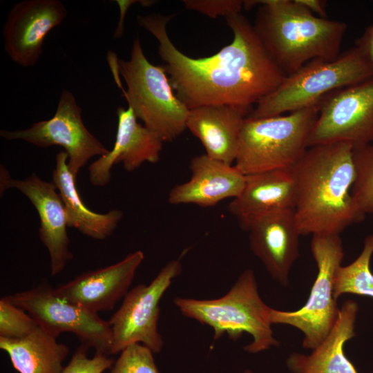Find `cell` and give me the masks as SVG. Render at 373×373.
<instances>
[{"label":"cell","instance_id":"1","mask_svg":"<svg viewBox=\"0 0 373 373\" xmlns=\"http://www.w3.org/2000/svg\"><path fill=\"white\" fill-rule=\"evenodd\" d=\"M173 16L152 13L137 20L158 41V54L171 87L189 109L224 104L249 113L287 76L241 13L226 18L233 33L231 43L201 58L188 57L171 41L166 25Z\"/></svg>","mask_w":373,"mask_h":373},{"label":"cell","instance_id":"2","mask_svg":"<svg viewBox=\"0 0 373 373\" xmlns=\"http://www.w3.org/2000/svg\"><path fill=\"white\" fill-rule=\"evenodd\" d=\"M352 151L345 143L311 146L291 169L295 217L301 235L340 234L365 219L351 193L354 180Z\"/></svg>","mask_w":373,"mask_h":373},{"label":"cell","instance_id":"3","mask_svg":"<svg viewBox=\"0 0 373 373\" xmlns=\"http://www.w3.org/2000/svg\"><path fill=\"white\" fill-rule=\"evenodd\" d=\"M257 4L254 29L286 75L313 59L332 61L341 54L346 23L319 17L297 0L247 1L246 8Z\"/></svg>","mask_w":373,"mask_h":373},{"label":"cell","instance_id":"4","mask_svg":"<svg viewBox=\"0 0 373 373\" xmlns=\"http://www.w3.org/2000/svg\"><path fill=\"white\" fill-rule=\"evenodd\" d=\"M174 305L182 315L213 329V340L224 334L236 341L243 333L252 341L244 347L251 354L278 345L271 329V310L262 300L254 272L245 269L223 296L213 299L177 297Z\"/></svg>","mask_w":373,"mask_h":373},{"label":"cell","instance_id":"5","mask_svg":"<svg viewBox=\"0 0 373 373\" xmlns=\"http://www.w3.org/2000/svg\"><path fill=\"white\" fill-rule=\"evenodd\" d=\"M318 106L269 117H245L235 166L248 175L292 169L309 148Z\"/></svg>","mask_w":373,"mask_h":373},{"label":"cell","instance_id":"6","mask_svg":"<svg viewBox=\"0 0 373 373\" xmlns=\"http://www.w3.org/2000/svg\"><path fill=\"white\" fill-rule=\"evenodd\" d=\"M372 74L373 64L356 46L332 61L313 59L287 75L274 91L256 105L249 117H274L318 106L329 94Z\"/></svg>","mask_w":373,"mask_h":373},{"label":"cell","instance_id":"7","mask_svg":"<svg viewBox=\"0 0 373 373\" xmlns=\"http://www.w3.org/2000/svg\"><path fill=\"white\" fill-rule=\"evenodd\" d=\"M110 58L126 82V90L119 87L136 117L164 142L179 137L186 128L189 109L173 92L163 66L147 59L139 37L129 60Z\"/></svg>","mask_w":373,"mask_h":373},{"label":"cell","instance_id":"8","mask_svg":"<svg viewBox=\"0 0 373 373\" xmlns=\"http://www.w3.org/2000/svg\"><path fill=\"white\" fill-rule=\"evenodd\" d=\"M311 251L318 273L307 301L295 311L271 308V321L272 324L289 325L300 329L304 334L303 347L314 350L329 333L340 309L334 296L335 275L344 257L340 234L312 235Z\"/></svg>","mask_w":373,"mask_h":373},{"label":"cell","instance_id":"9","mask_svg":"<svg viewBox=\"0 0 373 373\" xmlns=\"http://www.w3.org/2000/svg\"><path fill=\"white\" fill-rule=\"evenodd\" d=\"M9 296L50 334L57 338L63 332H71L82 344L94 348L95 353L111 355L112 334L108 321L60 296L48 283Z\"/></svg>","mask_w":373,"mask_h":373},{"label":"cell","instance_id":"10","mask_svg":"<svg viewBox=\"0 0 373 373\" xmlns=\"http://www.w3.org/2000/svg\"><path fill=\"white\" fill-rule=\"evenodd\" d=\"M181 272L180 260H172L149 285L140 284L128 291L108 321L112 334L111 354L119 353L134 343H142L154 354L162 351L164 341L157 327L160 301Z\"/></svg>","mask_w":373,"mask_h":373},{"label":"cell","instance_id":"11","mask_svg":"<svg viewBox=\"0 0 373 373\" xmlns=\"http://www.w3.org/2000/svg\"><path fill=\"white\" fill-rule=\"evenodd\" d=\"M372 140L373 74L321 101L308 145L345 143L355 149Z\"/></svg>","mask_w":373,"mask_h":373},{"label":"cell","instance_id":"12","mask_svg":"<svg viewBox=\"0 0 373 373\" xmlns=\"http://www.w3.org/2000/svg\"><path fill=\"white\" fill-rule=\"evenodd\" d=\"M0 135L8 140H21L41 148L63 147L68 154L70 171L76 178L92 157L109 151L86 127L82 108L67 90L61 91L50 119L35 122L25 129L1 130Z\"/></svg>","mask_w":373,"mask_h":373},{"label":"cell","instance_id":"13","mask_svg":"<svg viewBox=\"0 0 373 373\" xmlns=\"http://www.w3.org/2000/svg\"><path fill=\"white\" fill-rule=\"evenodd\" d=\"M59 0H23L9 10L3 27L4 50L23 67L35 65L43 52L45 37L66 18Z\"/></svg>","mask_w":373,"mask_h":373},{"label":"cell","instance_id":"14","mask_svg":"<svg viewBox=\"0 0 373 373\" xmlns=\"http://www.w3.org/2000/svg\"><path fill=\"white\" fill-rule=\"evenodd\" d=\"M0 180L1 194L8 189H17L35 207L40 221L39 238L50 255L51 275L59 274L73 256L69 249L65 207L55 186L35 173L23 180L12 179L2 165Z\"/></svg>","mask_w":373,"mask_h":373},{"label":"cell","instance_id":"15","mask_svg":"<svg viewBox=\"0 0 373 373\" xmlns=\"http://www.w3.org/2000/svg\"><path fill=\"white\" fill-rule=\"evenodd\" d=\"M247 231L253 254L274 280L287 285L291 268L299 256L301 235L294 209L263 214L253 220Z\"/></svg>","mask_w":373,"mask_h":373},{"label":"cell","instance_id":"16","mask_svg":"<svg viewBox=\"0 0 373 373\" xmlns=\"http://www.w3.org/2000/svg\"><path fill=\"white\" fill-rule=\"evenodd\" d=\"M117 128L114 146L88 166L90 182L104 186L111 178L115 164L122 163L128 172L138 169L144 162L155 163L160 160L164 141L154 132L137 122L131 108H117Z\"/></svg>","mask_w":373,"mask_h":373},{"label":"cell","instance_id":"17","mask_svg":"<svg viewBox=\"0 0 373 373\" xmlns=\"http://www.w3.org/2000/svg\"><path fill=\"white\" fill-rule=\"evenodd\" d=\"M144 258L142 251H135L115 264L77 276L59 285L56 291L90 312L110 311L128 293Z\"/></svg>","mask_w":373,"mask_h":373},{"label":"cell","instance_id":"18","mask_svg":"<svg viewBox=\"0 0 373 373\" xmlns=\"http://www.w3.org/2000/svg\"><path fill=\"white\" fill-rule=\"evenodd\" d=\"M190 179L173 186L169 193L170 204L215 206L227 198H236L244 189L246 175L235 165L213 159L206 154L191 160Z\"/></svg>","mask_w":373,"mask_h":373},{"label":"cell","instance_id":"19","mask_svg":"<svg viewBox=\"0 0 373 373\" xmlns=\"http://www.w3.org/2000/svg\"><path fill=\"white\" fill-rule=\"evenodd\" d=\"M296 186L291 169L246 175L241 194L228 206L241 227L247 230L256 218L277 210L294 209Z\"/></svg>","mask_w":373,"mask_h":373},{"label":"cell","instance_id":"20","mask_svg":"<svg viewBox=\"0 0 373 373\" xmlns=\"http://www.w3.org/2000/svg\"><path fill=\"white\" fill-rule=\"evenodd\" d=\"M247 114L242 109L224 104L198 106L189 109L186 128L200 141L206 155L232 165Z\"/></svg>","mask_w":373,"mask_h":373},{"label":"cell","instance_id":"21","mask_svg":"<svg viewBox=\"0 0 373 373\" xmlns=\"http://www.w3.org/2000/svg\"><path fill=\"white\" fill-rule=\"evenodd\" d=\"M358 311L355 301L346 300L324 341L309 355L291 353L286 362L288 369L292 373H357L345 355L344 345L355 336Z\"/></svg>","mask_w":373,"mask_h":373},{"label":"cell","instance_id":"22","mask_svg":"<svg viewBox=\"0 0 373 373\" xmlns=\"http://www.w3.org/2000/svg\"><path fill=\"white\" fill-rule=\"evenodd\" d=\"M68 157L65 151L56 155L51 181L64 202L68 227L75 228L89 238L104 240L113 234L124 213L119 209L99 213L88 209L79 194L76 177L70 171Z\"/></svg>","mask_w":373,"mask_h":373},{"label":"cell","instance_id":"23","mask_svg":"<svg viewBox=\"0 0 373 373\" xmlns=\"http://www.w3.org/2000/svg\"><path fill=\"white\" fill-rule=\"evenodd\" d=\"M0 349L8 355L19 373H62L70 349L38 327L19 339L0 338Z\"/></svg>","mask_w":373,"mask_h":373},{"label":"cell","instance_id":"24","mask_svg":"<svg viewBox=\"0 0 373 373\" xmlns=\"http://www.w3.org/2000/svg\"><path fill=\"white\" fill-rule=\"evenodd\" d=\"M372 255L373 234H370L365 238L360 255L350 265L338 269L334 283V296L336 300L344 294L373 298V274L370 269Z\"/></svg>","mask_w":373,"mask_h":373},{"label":"cell","instance_id":"25","mask_svg":"<svg viewBox=\"0 0 373 373\" xmlns=\"http://www.w3.org/2000/svg\"><path fill=\"white\" fill-rule=\"evenodd\" d=\"M354 180L352 195L364 213L373 214V144L353 149Z\"/></svg>","mask_w":373,"mask_h":373},{"label":"cell","instance_id":"26","mask_svg":"<svg viewBox=\"0 0 373 373\" xmlns=\"http://www.w3.org/2000/svg\"><path fill=\"white\" fill-rule=\"evenodd\" d=\"M39 327L36 321L24 309L15 305L9 296L0 299V338L19 339Z\"/></svg>","mask_w":373,"mask_h":373},{"label":"cell","instance_id":"27","mask_svg":"<svg viewBox=\"0 0 373 373\" xmlns=\"http://www.w3.org/2000/svg\"><path fill=\"white\" fill-rule=\"evenodd\" d=\"M153 354L140 343L130 345L120 352L111 373H160Z\"/></svg>","mask_w":373,"mask_h":373},{"label":"cell","instance_id":"28","mask_svg":"<svg viewBox=\"0 0 373 373\" xmlns=\"http://www.w3.org/2000/svg\"><path fill=\"white\" fill-rule=\"evenodd\" d=\"M89 347L82 344L72 356L69 363L64 367L62 373H104L112 368L114 361L108 356L95 353L89 358Z\"/></svg>","mask_w":373,"mask_h":373},{"label":"cell","instance_id":"29","mask_svg":"<svg viewBox=\"0 0 373 373\" xmlns=\"http://www.w3.org/2000/svg\"><path fill=\"white\" fill-rule=\"evenodd\" d=\"M188 10L199 12L209 17L215 19L240 13L244 8V1L240 0H184L182 1Z\"/></svg>","mask_w":373,"mask_h":373},{"label":"cell","instance_id":"30","mask_svg":"<svg viewBox=\"0 0 373 373\" xmlns=\"http://www.w3.org/2000/svg\"><path fill=\"white\" fill-rule=\"evenodd\" d=\"M357 46L373 64V23L365 30L356 41Z\"/></svg>","mask_w":373,"mask_h":373},{"label":"cell","instance_id":"31","mask_svg":"<svg viewBox=\"0 0 373 373\" xmlns=\"http://www.w3.org/2000/svg\"><path fill=\"white\" fill-rule=\"evenodd\" d=\"M116 3L118 5L120 15L119 21L114 32V38H119L123 35L124 30V18L128 9L134 3L140 2V1L135 0H117Z\"/></svg>","mask_w":373,"mask_h":373},{"label":"cell","instance_id":"32","mask_svg":"<svg viewBox=\"0 0 373 373\" xmlns=\"http://www.w3.org/2000/svg\"><path fill=\"white\" fill-rule=\"evenodd\" d=\"M299 3L307 8L318 17L327 18L326 1L321 0H297Z\"/></svg>","mask_w":373,"mask_h":373},{"label":"cell","instance_id":"33","mask_svg":"<svg viewBox=\"0 0 373 373\" xmlns=\"http://www.w3.org/2000/svg\"><path fill=\"white\" fill-rule=\"evenodd\" d=\"M239 373H254V372L250 370H245L243 372H240Z\"/></svg>","mask_w":373,"mask_h":373}]
</instances>
